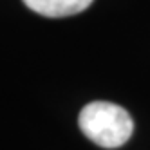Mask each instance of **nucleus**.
I'll return each mask as SVG.
<instances>
[{"label": "nucleus", "mask_w": 150, "mask_h": 150, "mask_svg": "<svg viewBox=\"0 0 150 150\" xmlns=\"http://www.w3.org/2000/svg\"><path fill=\"white\" fill-rule=\"evenodd\" d=\"M78 125L92 143L101 148H120L132 136L134 123L123 107L109 101H92L85 105Z\"/></svg>", "instance_id": "nucleus-1"}, {"label": "nucleus", "mask_w": 150, "mask_h": 150, "mask_svg": "<svg viewBox=\"0 0 150 150\" xmlns=\"http://www.w3.org/2000/svg\"><path fill=\"white\" fill-rule=\"evenodd\" d=\"M22 2L42 16L47 18H63L85 11L92 0H22Z\"/></svg>", "instance_id": "nucleus-2"}]
</instances>
